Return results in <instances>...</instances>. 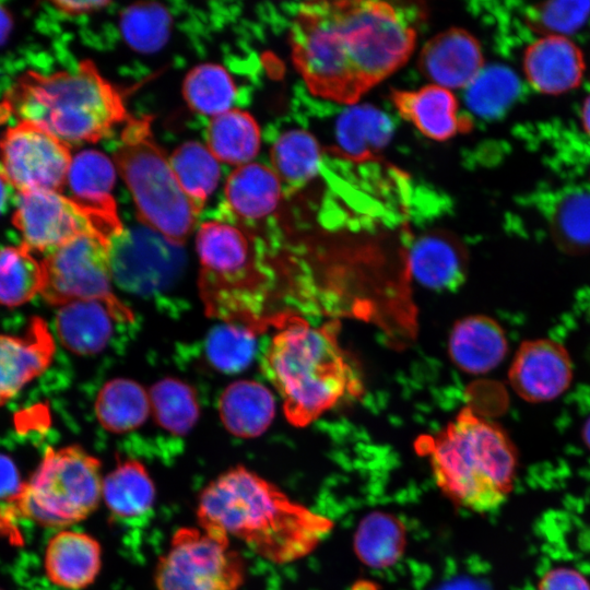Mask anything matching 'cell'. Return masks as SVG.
Masks as SVG:
<instances>
[{"label": "cell", "mask_w": 590, "mask_h": 590, "mask_svg": "<svg viewBox=\"0 0 590 590\" xmlns=\"http://www.w3.org/2000/svg\"><path fill=\"white\" fill-rule=\"evenodd\" d=\"M416 31L392 4H300L290 32L293 63L316 96L353 105L411 57Z\"/></svg>", "instance_id": "cell-1"}, {"label": "cell", "mask_w": 590, "mask_h": 590, "mask_svg": "<svg viewBox=\"0 0 590 590\" xmlns=\"http://www.w3.org/2000/svg\"><path fill=\"white\" fill-rule=\"evenodd\" d=\"M197 518L200 528L234 536L276 564L306 556L333 526L243 465L224 471L202 489Z\"/></svg>", "instance_id": "cell-2"}, {"label": "cell", "mask_w": 590, "mask_h": 590, "mask_svg": "<svg viewBox=\"0 0 590 590\" xmlns=\"http://www.w3.org/2000/svg\"><path fill=\"white\" fill-rule=\"evenodd\" d=\"M278 323L262 369L292 425L305 427L362 392L361 377L340 346L334 326L312 327L298 317L280 318Z\"/></svg>", "instance_id": "cell-3"}, {"label": "cell", "mask_w": 590, "mask_h": 590, "mask_svg": "<svg viewBox=\"0 0 590 590\" xmlns=\"http://www.w3.org/2000/svg\"><path fill=\"white\" fill-rule=\"evenodd\" d=\"M425 453L440 492L459 507L489 512L509 497L517 474L518 451L496 423L462 409L434 437L424 438Z\"/></svg>", "instance_id": "cell-4"}, {"label": "cell", "mask_w": 590, "mask_h": 590, "mask_svg": "<svg viewBox=\"0 0 590 590\" xmlns=\"http://www.w3.org/2000/svg\"><path fill=\"white\" fill-rule=\"evenodd\" d=\"M21 122L50 133L64 144L94 143L130 118L123 96L92 61L73 71L35 76L14 99Z\"/></svg>", "instance_id": "cell-5"}, {"label": "cell", "mask_w": 590, "mask_h": 590, "mask_svg": "<svg viewBox=\"0 0 590 590\" xmlns=\"http://www.w3.org/2000/svg\"><path fill=\"white\" fill-rule=\"evenodd\" d=\"M196 244L205 314L259 329L271 276L252 235L227 220L206 221L199 226Z\"/></svg>", "instance_id": "cell-6"}, {"label": "cell", "mask_w": 590, "mask_h": 590, "mask_svg": "<svg viewBox=\"0 0 590 590\" xmlns=\"http://www.w3.org/2000/svg\"><path fill=\"white\" fill-rule=\"evenodd\" d=\"M114 163L132 196L139 221L181 245L196 228L201 212L180 187L169 156L157 144L151 116H131L125 123Z\"/></svg>", "instance_id": "cell-7"}, {"label": "cell", "mask_w": 590, "mask_h": 590, "mask_svg": "<svg viewBox=\"0 0 590 590\" xmlns=\"http://www.w3.org/2000/svg\"><path fill=\"white\" fill-rule=\"evenodd\" d=\"M101 462L76 445L48 448L27 482L9 502V514L48 528L86 519L102 499Z\"/></svg>", "instance_id": "cell-8"}, {"label": "cell", "mask_w": 590, "mask_h": 590, "mask_svg": "<svg viewBox=\"0 0 590 590\" xmlns=\"http://www.w3.org/2000/svg\"><path fill=\"white\" fill-rule=\"evenodd\" d=\"M111 240L102 234L87 233L46 253L42 260L40 292L45 300L59 307L78 300H98L117 321H132V312L111 290Z\"/></svg>", "instance_id": "cell-9"}, {"label": "cell", "mask_w": 590, "mask_h": 590, "mask_svg": "<svg viewBox=\"0 0 590 590\" xmlns=\"http://www.w3.org/2000/svg\"><path fill=\"white\" fill-rule=\"evenodd\" d=\"M245 578L244 558L229 538L192 527L175 531L154 571L157 590H237Z\"/></svg>", "instance_id": "cell-10"}, {"label": "cell", "mask_w": 590, "mask_h": 590, "mask_svg": "<svg viewBox=\"0 0 590 590\" xmlns=\"http://www.w3.org/2000/svg\"><path fill=\"white\" fill-rule=\"evenodd\" d=\"M14 224L22 245L45 255L82 234L96 233L113 239L125 229L118 211L86 208L58 190L20 192Z\"/></svg>", "instance_id": "cell-11"}, {"label": "cell", "mask_w": 590, "mask_h": 590, "mask_svg": "<svg viewBox=\"0 0 590 590\" xmlns=\"http://www.w3.org/2000/svg\"><path fill=\"white\" fill-rule=\"evenodd\" d=\"M2 173L20 192L58 190L71 161L69 145L35 126L20 122L4 134Z\"/></svg>", "instance_id": "cell-12"}, {"label": "cell", "mask_w": 590, "mask_h": 590, "mask_svg": "<svg viewBox=\"0 0 590 590\" xmlns=\"http://www.w3.org/2000/svg\"><path fill=\"white\" fill-rule=\"evenodd\" d=\"M111 273L130 292L153 293L170 285L184 263L182 251L156 232L123 229L111 240Z\"/></svg>", "instance_id": "cell-13"}, {"label": "cell", "mask_w": 590, "mask_h": 590, "mask_svg": "<svg viewBox=\"0 0 590 590\" xmlns=\"http://www.w3.org/2000/svg\"><path fill=\"white\" fill-rule=\"evenodd\" d=\"M573 378L574 366L567 349L548 338L523 341L508 370L512 390L530 403L557 399L570 387Z\"/></svg>", "instance_id": "cell-14"}, {"label": "cell", "mask_w": 590, "mask_h": 590, "mask_svg": "<svg viewBox=\"0 0 590 590\" xmlns=\"http://www.w3.org/2000/svg\"><path fill=\"white\" fill-rule=\"evenodd\" d=\"M417 61L425 78L448 90L467 88L484 69L480 43L459 27L448 28L427 40Z\"/></svg>", "instance_id": "cell-15"}, {"label": "cell", "mask_w": 590, "mask_h": 590, "mask_svg": "<svg viewBox=\"0 0 590 590\" xmlns=\"http://www.w3.org/2000/svg\"><path fill=\"white\" fill-rule=\"evenodd\" d=\"M55 353L46 322L34 317L23 335L0 334V405L43 374Z\"/></svg>", "instance_id": "cell-16"}, {"label": "cell", "mask_w": 590, "mask_h": 590, "mask_svg": "<svg viewBox=\"0 0 590 590\" xmlns=\"http://www.w3.org/2000/svg\"><path fill=\"white\" fill-rule=\"evenodd\" d=\"M522 67L530 85L547 95L576 88L586 70L580 48L564 36H542L533 42L524 50Z\"/></svg>", "instance_id": "cell-17"}, {"label": "cell", "mask_w": 590, "mask_h": 590, "mask_svg": "<svg viewBox=\"0 0 590 590\" xmlns=\"http://www.w3.org/2000/svg\"><path fill=\"white\" fill-rule=\"evenodd\" d=\"M389 98L399 115L428 139L446 141L472 128V120L459 114L453 93L442 86L429 84L414 91L392 90Z\"/></svg>", "instance_id": "cell-18"}, {"label": "cell", "mask_w": 590, "mask_h": 590, "mask_svg": "<svg viewBox=\"0 0 590 590\" xmlns=\"http://www.w3.org/2000/svg\"><path fill=\"white\" fill-rule=\"evenodd\" d=\"M284 187L275 172L259 163L235 168L225 184V203L244 229L270 216L279 206Z\"/></svg>", "instance_id": "cell-19"}, {"label": "cell", "mask_w": 590, "mask_h": 590, "mask_svg": "<svg viewBox=\"0 0 590 590\" xmlns=\"http://www.w3.org/2000/svg\"><path fill=\"white\" fill-rule=\"evenodd\" d=\"M44 567L56 586L80 590L91 586L102 568V546L90 534L63 530L48 542Z\"/></svg>", "instance_id": "cell-20"}, {"label": "cell", "mask_w": 590, "mask_h": 590, "mask_svg": "<svg viewBox=\"0 0 590 590\" xmlns=\"http://www.w3.org/2000/svg\"><path fill=\"white\" fill-rule=\"evenodd\" d=\"M452 362L472 375L488 373L508 353V341L502 326L485 315H472L459 320L449 338Z\"/></svg>", "instance_id": "cell-21"}, {"label": "cell", "mask_w": 590, "mask_h": 590, "mask_svg": "<svg viewBox=\"0 0 590 590\" xmlns=\"http://www.w3.org/2000/svg\"><path fill=\"white\" fill-rule=\"evenodd\" d=\"M408 261L414 278L429 288H456L465 279V250L457 238L445 232L435 231L416 238Z\"/></svg>", "instance_id": "cell-22"}, {"label": "cell", "mask_w": 590, "mask_h": 590, "mask_svg": "<svg viewBox=\"0 0 590 590\" xmlns=\"http://www.w3.org/2000/svg\"><path fill=\"white\" fill-rule=\"evenodd\" d=\"M219 412L225 428L239 438L263 434L273 421L275 403L263 385L251 380L231 384L221 394Z\"/></svg>", "instance_id": "cell-23"}, {"label": "cell", "mask_w": 590, "mask_h": 590, "mask_svg": "<svg viewBox=\"0 0 590 590\" xmlns=\"http://www.w3.org/2000/svg\"><path fill=\"white\" fill-rule=\"evenodd\" d=\"M116 320L98 300H78L60 306L56 330L61 343L79 355H92L106 347Z\"/></svg>", "instance_id": "cell-24"}, {"label": "cell", "mask_w": 590, "mask_h": 590, "mask_svg": "<svg viewBox=\"0 0 590 590\" xmlns=\"http://www.w3.org/2000/svg\"><path fill=\"white\" fill-rule=\"evenodd\" d=\"M392 135L390 119L369 105L352 106L338 119L334 153L352 162L376 157Z\"/></svg>", "instance_id": "cell-25"}, {"label": "cell", "mask_w": 590, "mask_h": 590, "mask_svg": "<svg viewBox=\"0 0 590 590\" xmlns=\"http://www.w3.org/2000/svg\"><path fill=\"white\" fill-rule=\"evenodd\" d=\"M156 489L146 468L137 460L119 462L103 477L102 499L117 518L144 516L154 505Z\"/></svg>", "instance_id": "cell-26"}, {"label": "cell", "mask_w": 590, "mask_h": 590, "mask_svg": "<svg viewBox=\"0 0 590 590\" xmlns=\"http://www.w3.org/2000/svg\"><path fill=\"white\" fill-rule=\"evenodd\" d=\"M116 179L115 163L96 150L71 156L64 186L75 202L94 210L118 211L111 196Z\"/></svg>", "instance_id": "cell-27"}, {"label": "cell", "mask_w": 590, "mask_h": 590, "mask_svg": "<svg viewBox=\"0 0 590 590\" xmlns=\"http://www.w3.org/2000/svg\"><path fill=\"white\" fill-rule=\"evenodd\" d=\"M206 148L219 162L243 166L260 150V129L247 111L232 108L210 119L205 132Z\"/></svg>", "instance_id": "cell-28"}, {"label": "cell", "mask_w": 590, "mask_h": 590, "mask_svg": "<svg viewBox=\"0 0 590 590\" xmlns=\"http://www.w3.org/2000/svg\"><path fill=\"white\" fill-rule=\"evenodd\" d=\"M547 224L555 246L568 255L590 251V189L559 192L550 204Z\"/></svg>", "instance_id": "cell-29"}, {"label": "cell", "mask_w": 590, "mask_h": 590, "mask_svg": "<svg viewBox=\"0 0 590 590\" xmlns=\"http://www.w3.org/2000/svg\"><path fill=\"white\" fill-rule=\"evenodd\" d=\"M150 412L149 392L138 382L126 378L106 382L95 402L98 422L113 433H127L140 427Z\"/></svg>", "instance_id": "cell-30"}, {"label": "cell", "mask_w": 590, "mask_h": 590, "mask_svg": "<svg viewBox=\"0 0 590 590\" xmlns=\"http://www.w3.org/2000/svg\"><path fill=\"white\" fill-rule=\"evenodd\" d=\"M272 169L286 191L300 188L319 172L321 149L316 138L306 130L295 129L282 133L271 151Z\"/></svg>", "instance_id": "cell-31"}, {"label": "cell", "mask_w": 590, "mask_h": 590, "mask_svg": "<svg viewBox=\"0 0 590 590\" xmlns=\"http://www.w3.org/2000/svg\"><path fill=\"white\" fill-rule=\"evenodd\" d=\"M405 529L393 516L375 511L359 523L354 535V550L358 558L373 568H387L403 554Z\"/></svg>", "instance_id": "cell-32"}, {"label": "cell", "mask_w": 590, "mask_h": 590, "mask_svg": "<svg viewBox=\"0 0 590 590\" xmlns=\"http://www.w3.org/2000/svg\"><path fill=\"white\" fill-rule=\"evenodd\" d=\"M176 178L199 212L216 188L221 169L220 162L206 148L196 141L177 146L169 156Z\"/></svg>", "instance_id": "cell-33"}, {"label": "cell", "mask_w": 590, "mask_h": 590, "mask_svg": "<svg viewBox=\"0 0 590 590\" xmlns=\"http://www.w3.org/2000/svg\"><path fill=\"white\" fill-rule=\"evenodd\" d=\"M182 95L194 113L212 118L232 109L236 87L225 68L208 62L187 73L182 83Z\"/></svg>", "instance_id": "cell-34"}, {"label": "cell", "mask_w": 590, "mask_h": 590, "mask_svg": "<svg viewBox=\"0 0 590 590\" xmlns=\"http://www.w3.org/2000/svg\"><path fill=\"white\" fill-rule=\"evenodd\" d=\"M44 285V269L26 247L0 249V305L21 306L38 293Z\"/></svg>", "instance_id": "cell-35"}, {"label": "cell", "mask_w": 590, "mask_h": 590, "mask_svg": "<svg viewBox=\"0 0 590 590\" xmlns=\"http://www.w3.org/2000/svg\"><path fill=\"white\" fill-rule=\"evenodd\" d=\"M151 410L157 424L175 435H186L199 417L192 387L176 378H163L149 391Z\"/></svg>", "instance_id": "cell-36"}, {"label": "cell", "mask_w": 590, "mask_h": 590, "mask_svg": "<svg viewBox=\"0 0 590 590\" xmlns=\"http://www.w3.org/2000/svg\"><path fill=\"white\" fill-rule=\"evenodd\" d=\"M119 26L129 47L141 54H152L167 43L172 16L160 3L138 2L121 11Z\"/></svg>", "instance_id": "cell-37"}, {"label": "cell", "mask_w": 590, "mask_h": 590, "mask_svg": "<svg viewBox=\"0 0 590 590\" xmlns=\"http://www.w3.org/2000/svg\"><path fill=\"white\" fill-rule=\"evenodd\" d=\"M257 328L228 323L213 328L205 340V357L217 370L234 374L245 369L256 352Z\"/></svg>", "instance_id": "cell-38"}, {"label": "cell", "mask_w": 590, "mask_h": 590, "mask_svg": "<svg viewBox=\"0 0 590 590\" xmlns=\"http://www.w3.org/2000/svg\"><path fill=\"white\" fill-rule=\"evenodd\" d=\"M520 92L518 76L503 66L483 69L467 87L465 99L472 111L481 117H496L503 114Z\"/></svg>", "instance_id": "cell-39"}, {"label": "cell", "mask_w": 590, "mask_h": 590, "mask_svg": "<svg viewBox=\"0 0 590 590\" xmlns=\"http://www.w3.org/2000/svg\"><path fill=\"white\" fill-rule=\"evenodd\" d=\"M590 16V1H546L524 11L528 26L542 36H564L578 31Z\"/></svg>", "instance_id": "cell-40"}, {"label": "cell", "mask_w": 590, "mask_h": 590, "mask_svg": "<svg viewBox=\"0 0 590 590\" xmlns=\"http://www.w3.org/2000/svg\"><path fill=\"white\" fill-rule=\"evenodd\" d=\"M538 590H590V582L576 569L557 567L541 578Z\"/></svg>", "instance_id": "cell-41"}, {"label": "cell", "mask_w": 590, "mask_h": 590, "mask_svg": "<svg viewBox=\"0 0 590 590\" xmlns=\"http://www.w3.org/2000/svg\"><path fill=\"white\" fill-rule=\"evenodd\" d=\"M22 484L13 460L0 453V499L10 500L20 491Z\"/></svg>", "instance_id": "cell-42"}, {"label": "cell", "mask_w": 590, "mask_h": 590, "mask_svg": "<svg viewBox=\"0 0 590 590\" xmlns=\"http://www.w3.org/2000/svg\"><path fill=\"white\" fill-rule=\"evenodd\" d=\"M108 1H57L55 5L58 10L68 14H84L99 11L109 5Z\"/></svg>", "instance_id": "cell-43"}, {"label": "cell", "mask_w": 590, "mask_h": 590, "mask_svg": "<svg viewBox=\"0 0 590 590\" xmlns=\"http://www.w3.org/2000/svg\"><path fill=\"white\" fill-rule=\"evenodd\" d=\"M0 536L8 538L14 544L22 542V536L20 531L13 526V522L8 515L0 511Z\"/></svg>", "instance_id": "cell-44"}, {"label": "cell", "mask_w": 590, "mask_h": 590, "mask_svg": "<svg viewBox=\"0 0 590 590\" xmlns=\"http://www.w3.org/2000/svg\"><path fill=\"white\" fill-rule=\"evenodd\" d=\"M12 30V19L9 12L0 5V45L4 44Z\"/></svg>", "instance_id": "cell-45"}, {"label": "cell", "mask_w": 590, "mask_h": 590, "mask_svg": "<svg viewBox=\"0 0 590 590\" xmlns=\"http://www.w3.org/2000/svg\"><path fill=\"white\" fill-rule=\"evenodd\" d=\"M11 188L12 186L3 173H0V215L4 212L11 199Z\"/></svg>", "instance_id": "cell-46"}, {"label": "cell", "mask_w": 590, "mask_h": 590, "mask_svg": "<svg viewBox=\"0 0 590 590\" xmlns=\"http://www.w3.org/2000/svg\"><path fill=\"white\" fill-rule=\"evenodd\" d=\"M580 116L582 128L585 132L590 135V94L583 102Z\"/></svg>", "instance_id": "cell-47"}, {"label": "cell", "mask_w": 590, "mask_h": 590, "mask_svg": "<svg viewBox=\"0 0 590 590\" xmlns=\"http://www.w3.org/2000/svg\"><path fill=\"white\" fill-rule=\"evenodd\" d=\"M581 438L583 444L590 450V416L586 420L581 429Z\"/></svg>", "instance_id": "cell-48"}, {"label": "cell", "mask_w": 590, "mask_h": 590, "mask_svg": "<svg viewBox=\"0 0 590 590\" xmlns=\"http://www.w3.org/2000/svg\"><path fill=\"white\" fill-rule=\"evenodd\" d=\"M1 590V589H0Z\"/></svg>", "instance_id": "cell-49"}]
</instances>
